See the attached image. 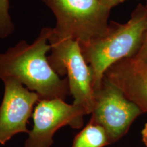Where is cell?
<instances>
[{"mask_svg": "<svg viewBox=\"0 0 147 147\" xmlns=\"http://www.w3.org/2000/svg\"><path fill=\"white\" fill-rule=\"evenodd\" d=\"M51 27H45L32 45L21 41L0 53V80L15 78L40 100H65L69 93L67 79L59 78L46 56L51 49Z\"/></svg>", "mask_w": 147, "mask_h": 147, "instance_id": "cell-1", "label": "cell"}, {"mask_svg": "<svg viewBox=\"0 0 147 147\" xmlns=\"http://www.w3.org/2000/svg\"><path fill=\"white\" fill-rule=\"evenodd\" d=\"M147 30V7L139 5L127 23L111 22L102 38L80 45L93 76L95 92L102 84L106 71L119 61L133 57L138 52Z\"/></svg>", "mask_w": 147, "mask_h": 147, "instance_id": "cell-2", "label": "cell"}, {"mask_svg": "<svg viewBox=\"0 0 147 147\" xmlns=\"http://www.w3.org/2000/svg\"><path fill=\"white\" fill-rule=\"evenodd\" d=\"M57 19L53 34L86 45L102 38L109 29V9L100 0H42Z\"/></svg>", "mask_w": 147, "mask_h": 147, "instance_id": "cell-3", "label": "cell"}, {"mask_svg": "<svg viewBox=\"0 0 147 147\" xmlns=\"http://www.w3.org/2000/svg\"><path fill=\"white\" fill-rule=\"evenodd\" d=\"M51 55L48 57L51 67L58 75H67L73 104L81 108L85 115L91 114L94 104L93 72L76 40L63 38L53 34L49 38Z\"/></svg>", "mask_w": 147, "mask_h": 147, "instance_id": "cell-4", "label": "cell"}, {"mask_svg": "<svg viewBox=\"0 0 147 147\" xmlns=\"http://www.w3.org/2000/svg\"><path fill=\"white\" fill-rule=\"evenodd\" d=\"M143 113L136 104L106 76L95 92L91 121L102 126L107 134L109 144L125 135L134 120Z\"/></svg>", "mask_w": 147, "mask_h": 147, "instance_id": "cell-5", "label": "cell"}, {"mask_svg": "<svg viewBox=\"0 0 147 147\" xmlns=\"http://www.w3.org/2000/svg\"><path fill=\"white\" fill-rule=\"evenodd\" d=\"M85 113L75 104L61 99L40 100L32 114L33 129L25 142V147H51L55 132L65 125L82 127Z\"/></svg>", "mask_w": 147, "mask_h": 147, "instance_id": "cell-6", "label": "cell"}, {"mask_svg": "<svg viewBox=\"0 0 147 147\" xmlns=\"http://www.w3.org/2000/svg\"><path fill=\"white\" fill-rule=\"evenodd\" d=\"M1 80L4 94L0 106V144L3 145L16 134H29L27 123L40 98L15 78Z\"/></svg>", "mask_w": 147, "mask_h": 147, "instance_id": "cell-7", "label": "cell"}, {"mask_svg": "<svg viewBox=\"0 0 147 147\" xmlns=\"http://www.w3.org/2000/svg\"><path fill=\"white\" fill-rule=\"evenodd\" d=\"M104 76L119 88L129 100L147 113V65L129 57L110 66Z\"/></svg>", "mask_w": 147, "mask_h": 147, "instance_id": "cell-8", "label": "cell"}, {"mask_svg": "<svg viewBox=\"0 0 147 147\" xmlns=\"http://www.w3.org/2000/svg\"><path fill=\"white\" fill-rule=\"evenodd\" d=\"M110 144L102 126L90 121L74 139L72 147H104Z\"/></svg>", "mask_w": 147, "mask_h": 147, "instance_id": "cell-9", "label": "cell"}, {"mask_svg": "<svg viewBox=\"0 0 147 147\" xmlns=\"http://www.w3.org/2000/svg\"><path fill=\"white\" fill-rule=\"evenodd\" d=\"M14 30V25L9 13V0H0V38L10 36Z\"/></svg>", "mask_w": 147, "mask_h": 147, "instance_id": "cell-10", "label": "cell"}, {"mask_svg": "<svg viewBox=\"0 0 147 147\" xmlns=\"http://www.w3.org/2000/svg\"><path fill=\"white\" fill-rule=\"evenodd\" d=\"M132 58H134L139 63L147 65V30L146 34H145L144 40H143L138 52Z\"/></svg>", "mask_w": 147, "mask_h": 147, "instance_id": "cell-11", "label": "cell"}, {"mask_svg": "<svg viewBox=\"0 0 147 147\" xmlns=\"http://www.w3.org/2000/svg\"><path fill=\"white\" fill-rule=\"evenodd\" d=\"M100 2L111 10L113 7L123 3L125 0H100Z\"/></svg>", "mask_w": 147, "mask_h": 147, "instance_id": "cell-12", "label": "cell"}, {"mask_svg": "<svg viewBox=\"0 0 147 147\" xmlns=\"http://www.w3.org/2000/svg\"><path fill=\"white\" fill-rule=\"evenodd\" d=\"M142 140L144 142V144L147 147V123L145 124V126L143 130L142 131Z\"/></svg>", "mask_w": 147, "mask_h": 147, "instance_id": "cell-13", "label": "cell"}, {"mask_svg": "<svg viewBox=\"0 0 147 147\" xmlns=\"http://www.w3.org/2000/svg\"><path fill=\"white\" fill-rule=\"evenodd\" d=\"M146 1H147V0H146Z\"/></svg>", "mask_w": 147, "mask_h": 147, "instance_id": "cell-14", "label": "cell"}]
</instances>
